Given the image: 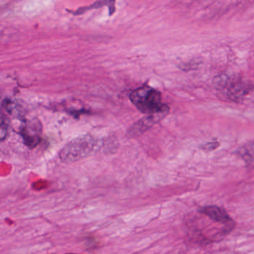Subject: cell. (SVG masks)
<instances>
[{
	"mask_svg": "<svg viewBox=\"0 0 254 254\" xmlns=\"http://www.w3.org/2000/svg\"><path fill=\"white\" fill-rule=\"evenodd\" d=\"M131 103L137 110L145 114H153L160 112H169L168 106L162 103V96L159 91L148 85H143L130 93Z\"/></svg>",
	"mask_w": 254,
	"mask_h": 254,
	"instance_id": "1",
	"label": "cell"
},
{
	"mask_svg": "<svg viewBox=\"0 0 254 254\" xmlns=\"http://www.w3.org/2000/svg\"><path fill=\"white\" fill-rule=\"evenodd\" d=\"M95 146V140L92 136H80L64 146L60 153V158L65 164L77 162L90 155Z\"/></svg>",
	"mask_w": 254,
	"mask_h": 254,
	"instance_id": "2",
	"label": "cell"
},
{
	"mask_svg": "<svg viewBox=\"0 0 254 254\" xmlns=\"http://www.w3.org/2000/svg\"><path fill=\"white\" fill-rule=\"evenodd\" d=\"M215 83L219 89H223L231 99H240L249 93L253 86L243 79L228 75H221L215 79Z\"/></svg>",
	"mask_w": 254,
	"mask_h": 254,
	"instance_id": "3",
	"label": "cell"
},
{
	"mask_svg": "<svg viewBox=\"0 0 254 254\" xmlns=\"http://www.w3.org/2000/svg\"><path fill=\"white\" fill-rule=\"evenodd\" d=\"M41 125L37 120H31L25 124L21 129L24 143L29 147H35L41 141Z\"/></svg>",
	"mask_w": 254,
	"mask_h": 254,
	"instance_id": "4",
	"label": "cell"
},
{
	"mask_svg": "<svg viewBox=\"0 0 254 254\" xmlns=\"http://www.w3.org/2000/svg\"><path fill=\"white\" fill-rule=\"evenodd\" d=\"M169 112H160V113L149 114V116L143 119H140L138 122H136L132 128L128 130V135L134 136L137 134H142L147 131L148 129L153 126L157 122L162 119Z\"/></svg>",
	"mask_w": 254,
	"mask_h": 254,
	"instance_id": "5",
	"label": "cell"
},
{
	"mask_svg": "<svg viewBox=\"0 0 254 254\" xmlns=\"http://www.w3.org/2000/svg\"><path fill=\"white\" fill-rule=\"evenodd\" d=\"M201 213L208 216L215 222H221V223H228L231 222V217L223 208L217 207V206H208L203 207L201 210Z\"/></svg>",
	"mask_w": 254,
	"mask_h": 254,
	"instance_id": "6",
	"label": "cell"
},
{
	"mask_svg": "<svg viewBox=\"0 0 254 254\" xmlns=\"http://www.w3.org/2000/svg\"><path fill=\"white\" fill-rule=\"evenodd\" d=\"M116 0H98V1H95L90 5L77 9L74 11L71 12V13L74 15L83 14L88 10H94V9H98L104 7V6H107V7H108L110 16H112L116 10Z\"/></svg>",
	"mask_w": 254,
	"mask_h": 254,
	"instance_id": "7",
	"label": "cell"
},
{
	"mask_svg": "<svg viewBox=\"0 0 254 254\" xmlns=\"http://www.w3.org/2000/svg\"><path fill=\"white\" fill-rule=\"evenodd\" d=\"M8 134L7 125L0 122V140H4Z\"/></svg>",
	"mask_w": 254,
	"mask_h": 254,
	"instance_id": "8",
	"label": "cell"
},
{
	"mask_svg": "<svg viewBox=\"0 0 254 254\" xmlns=\"http://www.w3.org/2000/svg\"><path fill=\"white\" fill-rule=\"evenodd\" d=\"M219 143L217 142H213V143H207L205 146H203V149L207 151V152H210V151L214 150L216 148L219 146Z\"/></svg>",
	"mask_w": 254,
	"mask_h": 254,
	"instance_id": "9",
	"label": "cell"
}]
</instances>
